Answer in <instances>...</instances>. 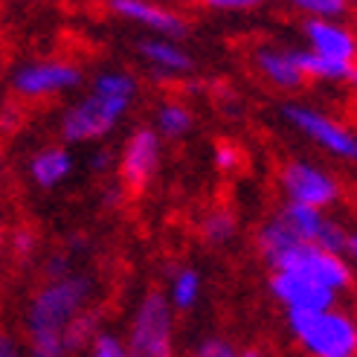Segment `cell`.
I'll return each instance as SVG.
<instances>
[{
    "instance_id": "obj_26",
    "label": "cell",
    "mask_w": 357,
    "mask_h": 357,
    "mask_svg": "<svg viewBox=\"0 0 357 357\" xmlns=\"http://www.w3.org/2000/svg\"><path fill=\"white\" fill-rule=\"evenodd\" d=\"M201 3L212 12H227V15H241V12H253L259 9L264 0H201Z\"/></svg>"
},
{
    "instance_id": "obj_24",
    "label": "cell",
    "mask_w": 357,
    "mask_h": 357,
    "mask_svg": "<svg viewBox=\"0 0 357 357\" xmlns=\"http://www.w3.org/2000/svg\"><path fill=\"white\" fill-rule=\"evenodd\" d=\"M212 163H215V169H221V172H236L241 166L238 146H233V142H218L215 151H212Z\"/></svg>"
},
{
    "instance_id": "obj_23",
    "label": "cell",
    "mask_w": 357,
    "mask_h": 357,
    "mask_svg": "<svg viewBox=\"0 0 357 357\" xmlns=\"http://www.w3.org/2000/svg\"><path fill=\"white\" fill-rule=\"evenodd\" d=\"M238 354L241 351L229 340H224V337H206V340H201L192 349L189 357H238Z\"/></svg>"
},
{
    "instance_id": "obj_6",
    "label": "cell",
    "mask_w": 357,
    "mask_h": 357,
    "mask_svg": "<svg viewBox=\"0 0 357 357\" xmlns=\"http://www.w3.org/2000/svg\"><path fill=\"white\" fill-rule=\"evenodd\" d=\"M282 119L291 125L296 134H302L319 151H326L346 163H357V134L331 114H323L305 102H284Z\"/></svg>"
},
{
    "instance_id": "obj_25",
    "label": "cell",
    "mask_w": 357,
    "mask_h": 357,
    "mask_svg": "<svg viewBox=\"0 0 357 357\" xmlns=\"http://www.w3.org/2000/svg\"><path fill=\"white\" fill-rule=\"evenodd\" d=\"M67 273H73V253L70 250H59L44 261V279H59Z\"/></svg>"
},
{
    "instance_id": "obj_33",
    "label": "cell",
    "mask_w": 357,
    "mask_h": 357,
    "mask_svg": "<svg viewBox=\"0 0 357 357\" xmlns=\"http://www.w3.org/2000/svg\"><path fill=\"white\" fill-rule=\"evenodd\" d=\"M354 3H357V0H354Z\"/></svg>"
},
{
    "instance_id": "obj_14",
    "label": "cell",
    "mask_w": 357,
    "mask_h": 357,
    "mask_svg": "<svg viewBox=\"0 0 357 357\" xmlns=\"http://www.w3.org/2000/svg\"><path fill=\"white\" fill-rule=\"evenodd\" d=\"M253 67L256 73L282 93H296L308 84L305 73L296 61V47H282L264 41L253 50Z\"/></svg>"
},
{
    "instance_id": "obj_5",
    "label": "cell",
    "mask_w": 357,
    "mask_h": 357,
    "mask_svg": "<svg viewBox=\"0 0 357 357\" xmlns=\"http://www.w3.org/2000/svg\"><path fill=\"white\" fill-rule=\"evenodd\" d=\"M128 357H174V311L163 291H146L125 331Z\"/></svg>"
},
{
    "instance_id": "obj_17",
    "label": "cell",
    "mask_w": 357,
    "mask_h": 357,
    "mask_svg": "<svg viewBox=\"0 0 357 357\" xmlns=\"http://www.w3.org/2000/svg\"><path fill=\"white\" fill-rule=\"evenodd\" d=\"M151 128L154 134L163 139V142H177V139H186L195 131V114L186 102H177V99H163L154 108V119H151Z\"/></svg>"
},
{
    "instance_id": "obj_2",
    "label": "cell",
    "mask_w": 357,
    "mask_h": 357,
    "mask_svg": "<svg viewBox=\"0 0 357 357\" xmlns=\"http://www.w3.org/2000/svg\"><path fill=\"white\" fill-rule=\"evenodd\" d=\"M139 96V84L128 70H99L91 87L64 108L59 119V134L64 146H93L111 137L119 122L131 114Z\"/></svg>"
},
{
    "instance_id": "obj_15",
    "label": "cell",
    "mask_w": 357,
    "mask_h": 357,
    "mask_svg": "<svg viewBox=\"0 0 357 357\" xmlns=\"http://www.w3.org/2000/svg\"><path fill=\"white\" fill-rule=\"evenodd\" d=\"M137 56L157 79H183L195 70V59L181 41L146 35L137 41Z\"/></svg>"
},
{
    "instance_id": "obj_8",
    "label": "cell",
    "mask_w": 357,
    "mask_h": 357,
    "mask_svg": "<svg viewBox=\"0 0 357 357\" xmlns=\"http://www.w3.org/2000/svg\"><path fill=\"white\" fill-rule=\"evenodd\" d=\"M279 189L288 204L311 206V209H328L340 201V183L328 174L323 166L311 160H288L279 169Z\"/></svg>"
},
{
    "instance_id": "obj_29",
    "label": "cell",
    "mask_w": 357,
    "mask_h": 357,
    "mask_svg": "<svg viewBox=\"0 0 357 357\" xmlns=\"http://www.w3.org/2000/svg\"><path fill=\"white\" fill-rule=\"evenodd\" d=\"M343 259L349 261V267H357V229H349V238H346Z\"/></svg>"
},
{
    "instance_id": "obj_31",
    "label": "cell",
    "mask_w": 357,
    "mask_h": 357,
    "mask_svg": "<svg viewBox=\"0 0 357 357\" xmlns=\"http://www.w3.org/2000/svg\"><path fill=\"white\" fill-rule=\"evenodd\" d=\"M3 247H6V233H3V227H0V253H3Z\"/></svg>"
},
{
    "instance_id": "obj_11",
    "label": "cell",
    "mask_w": 357,
    "mask_h": 357,
    "mask_svg": "<svg viewBox=\"0 0 357 357\" xmlns=\"http://www.w3.org/2000/svg\"><path fill=\"white\" fill-rule=\"evenodd\" d=\"M108 6L116 17L146 29L149 35H157V38L183 41L189 35V21L177 9L166 6L163 0H108Z\"/></svg>"
},
{
    "instance_id": "obj_12",
    "label": "cell",
    "mask_w": 357,
    "mask_h": 357,
    "mask_svg": "<svg viewBox=\"0 0 357 357\" xmlns=\"http://www.w3.org/2000/svg\"><path fill=\"white\" fill-rule=\"evenodd\" d=\"M271 294L284 308V314L326 311V308H337V302H340V294H334L326 284H319L302 273H294V271H273Z\"/></svg>"
},
{
    "instance_id": "obj_9",
    "label": "cell",
    "mask_w": 357,
    "mask_h": 357,
    "mask_svg": "<svg viewBox=\"0 0 357 357\" xmlns=\"http://www.w3.org/2000/svg\"><path fill=\"white\" fill-rule=\"evenodd\" d=\"M163 163V139L154 134L151 125H139L122 142V151L116 154V172L125 189L142 192Z\"/></svg>"
},
{
    "instance_id": "obj_10",
    "label": "cell",
    "mask_w": 357,
    "mask_h": 357,
    "mask_svg": "<svg viewBox=\"0 0 357 357\" xmlns=\"http://www.w3.org/2000/svg\"><path fill=\"white\" fill-rule=\"evenodd\" d=\"M273 215L291 229V233L305 241V244H317L328 250V253H337L343 256L346 250V238H349V229L340 224L328 218L323 209H311V206H299V204H288L284 201Z\"/></svg>"
},
{
    "instance_id": "obj_7",
    "label": "cell",
    "mask_w": 357,
    "mask_h": 357,
    "mask_svg": "<svg viewBox=\"0 0 357 357\" xmlns=\"http://www.w3.org/2000/svg\"><path fill=\"white\" fill-rule=\"evenodd\" d=\"M84 82L82 67L61 59L26 61L12 73V93L24 102H44L79 91Z\"/></svg>"
},
{
    "instance_id": "obj_18",
    "label": "cell",
    "mask_w": 357,
    "mask_h": 357,
    "mask_svg": "<svg viewBox=\"0 0 357 357\" xmlns=\"http://www.w3.org/2000/svg\"><path fill=\"white\" fill-rule=\"evenodd\" d=\"M204 296V276L195 267H177L169 279L166 299L174 314H189L198 308V302Z\"/></svg>"
},
{
    "instance_id": "obj_1",
    "label": "cell",
    "mask_w": 357,
    "mask_h": 357,
    "mask_svg": "<svg viewBox=\"0 0 357 357\" xmlns=\"http://www.w3.org/2000/svg\"><path fill=\"white\" fill-rule=\"evenodd\" d=\"M96 282L91 273L73 271L59 279H44L26 305V351L29 357H70L64 346V331L70 323L93 308Z\"/></svg>"
},
{
    "instance_id": "obj_4",
    "label": "cell",
    "mask_w": 357,
    "mask_h": 357,
    "mask_svg": "<svg viewBox=\"0 0 357 357\" xmlns=\"http://www.w3.org/2000/svg\"><path fill=\"white\" fill-rule=\"evenodd\" d=\"M288 331L308 357H357V319L349 311L326 308L284 314Z\"/></svg>"
},
{
    "instance_id": "obj_27",
    "label": "cell",
    "mask_w": 357,
    "mask_h": 357,
    "mask_svg": "<svg viewBox=\"0 0 357 357\" xmlns=\"http://www.w3.org/2000/svg\"><path fill=\"white\" fill-rule=\"evenodd\" d=\"M87 166H91L96 174H108L111 169H116V154L105 146H96L91 151V160H87Z\"/></svg>"
},
{
    "instance_id": "obj_13",
    "label": "cell",
    "mask_w": 357,
    "mask_h": 357,
    "mask_svg": "<svg viewBox=\"0 0 357 357\" xmlns=\"http://www.w3.org/2000/svg\"><path fill=\"white\" fill-rule=\"evenodd\" d=\"M302 47L319 59L357 64V32L346 21L334 17H305L302 21Z\"/></svg>"
},
{
    "instance_id": "obj_22",
    "label": "cell",
    "mask_w": 357,
    "mask_h": 357,
    "mask_svg": "<svg viewBox=\"0 0 357 357\" xmlns=\"http://www.w3.org/2000/svg\"><path fill=\"white\" fill-rule=\"evenodd\" d=\"M6 247L12 250L15 259L29 261L35 253H38V236H35L32 229H26V227H17L12 236H6Z\"/></svg>"
},
{
    "instance_id": "obj_16",
    "label": "cell",
    "mask_w": 357,
    "mask_h": 357,
    "mask_svg": "<svg viewBox=\"0 0 357 357\" xmlns=\"http://www.w3.org/2000/svg\"><path fill=\"white\" fill-rule=\"evenodd\" d=\"M73 172H76V157L67 146H44V149H38L29 157V166H26L29 181L38 189H44V192L64 186L70 177H73Z\"/></svg>"
},
{
    "instance_id": "obj_20",
    "label": "cell",
    "mask_w": 357,
    "mask_h": 357,
    "mask_svg": "<svg viewBox=\"0 0 357 357\" xmlns=\"http://www.w3.org/2000/svg\"><path fill=\"white\" fill-rule=\"evenodd\" d=\"M288 3L305 17H334V21H343L351 9V0H288Z\"/></svg>"
},
{
    "instance_id": "obj_32",
    "label": "cell",
    "mask_w": 357,
    "mask_h": 357,
    "mask_svg": "<svg viewBox=\"0 0 357 357\" xmlns=\"http://www.w3.org/2000/svg\"><path fill=\"white\" fill-rule=\"evenodd\" d=\"M351 3H354V0H351Z\"/></svg>"
},
{
    "instance_id": "obj_28",
    "label": "cell",
    "mask_w": 357,
    "mask_h": 357,
    "mask_svg": "<svg viewBox=\"0 0 357 357\" xmlns=\"http://www.w3.org/2000/svg\"><path fill=\"white\" fill-rule=\"evenodd\" d=\"M0 357H24L21 343H17L15 337H9V334H0Z\"/></svg>"
},
{
    "instance_id": "obj_21",
    "label": "cell",
    "mask_w": 357,
    "mask_h": 357,
    "mask_svg": "<svg viewBox=\"0 0 357 357\" xmlns=\"http://www.w3.org/2000/svg\"><path fill=\"white\" fill-rule=\"evenodd\" d=\"M84 357H128V351H125V340L116 331L99 328L93 340L87 343Z\"/></svg>"
},
{
    "instance_id": "obj_30",
    "label": "cell",
    "mask_w": 357,
    "mask_h": 357,
    "mask_svg": "<svg viewBox=\"0 0 357 357\" xmlns=\"http://www.w3.org/2000/svg\"><path fill=\"white\" fill-rule=\"evenodd\" d=\"M238 357H264L261 351H256V349H247V351H241Z\"/></svg>"
},
{
    "instance_id": "obj_3",
    "label": "cell",
    "mask_w": 357,
    "mask_h": 357,
    "mask_svg": "<svg viewBox=\"0 0 357 357\" xmlns=\"http://www.w3.org/2000/svg\"><path fill=\"white\" fill-rule=\"evenodd\" d=\"M259 256L271 264V271H294L319 284H326L334 294H346L351 288V267L343 256L328 250L299 241L276 215H271L256 233Z\"/></svg>"
},
{
    "instance_id": "obj_19",
    "label": "cell",
    "mask_w": 357,
    "mask_h": 357,
    "mask_svg": "<svg viewBox=\"0 0 357 357\" xmlns=\"http://www.w3.org/2000/svg\"><path fill=\"white\" fill-rule=\"evenodd\" d=\"M201 236L209 247H227L238 236V221L229 209H212L201 221Z\"/></svg>"
}]
</instances>
